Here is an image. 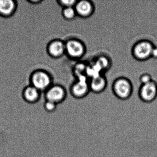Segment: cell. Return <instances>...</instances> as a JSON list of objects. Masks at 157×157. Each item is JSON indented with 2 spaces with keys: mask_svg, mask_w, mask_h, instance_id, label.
<instances>
[{
  "mask_svg": "<svg viewBox=\"0 0 157 157\" xmlns=\"http://www.w3.org/2000/svg\"><path fill=\"white\" fill-rule=\"evenodd\" d=\"M112 91L116 98L121 101H127L131 98L133 94V85L127 78L119 77L114 81Z\"/></svg>",
  "mask_w": 157,
  "mask_h": 157,
  "instance_id": "cell-1",
  "label": "cell"
},
{
  "mask_svg": "<svg viewBox=\"0 0 157 157\" xmlns=\"http://www.w3.org/2000/svg\"><path fill=\"white\" fill-rule=\"evenodd\" d=\"M155 45L151 41L141 40L138 41L132 48L133 57L139 61H145L151 58V52Z\"/></svg>",
  "mask_w": 157,
  "mask_h": 157,
  "instance_id": "cell-2",
  "label": "cell"
},
{
  "mask_svg": "<svg viewBox=\"0 0 157 157\" xmlns=\"http://www.w3.org/2000/svg\"><path fill=\"white\" fill-rule=\"evenodd\" d=\"M89 78L87 77L78 78L70 90L71 94L74 99L81 100L86 98L90 92Z\"/></svg>",
  "mask_w": 157,
  "mask_h": 157,
  "instance_id": "cell-3",
  "label": "cell"
},
{
  "mask_svg": "<svg viewBox=\"0 0 157 157\" xmlns=\"http://www.w3.org/2000/svg\"><path fill=\"white\" fill-rule=\"evenodd\" d=\"M66 52L68 56L73 59H79L83 57L86 52L84 43L76 38L70 39L65 44Z\"/></svg>",
  "mask_w": 157,
  "mask_h": 157,
  "instance_id": "cell-4",
  "label": "cell"
},
{
  "mask_svg": "<svg viewBox=\"0 0 157 157\" xmlns=\"http://www.w3.org/2000/svg\"><path fill=\"white\" fill-rule=\"evenodd\" d=\"M139 98L143 102L151 103L157 98V83L154 80L141 85L138 91Z\"/></svg>",
  "mask_w": 157,
  "mask_h": 157,
  "instance_id": "cell-5",
  "label": "cell"
},
{
  "mask_svg": "<svg viewBox=\"0 0 157 157\" xmlns=\"http://www.w3.org/2000/svg\"><path fill=\"white\" fill-rule=\"evenodd\" d=\"M74 8L77 16L82 18H89L94 13V5L88 0L78 1Z\"/></svg>",
  "mask_w": 157,
  "mask_h": 157,
  "instance_id": "cell-6",
  "label": "cell"
},
{
  "mask_svg": "<svg viewBox=\"0 0 157 157\" xmlns=\"http://www.w3.org/2000/svg\"><path fill=\"white\" fill-rule=\"evenodd\" d=\"M67 93L65 89L60 86H56L48 91L46 95L47 101L60 104L67 99Z\"/></svg>",
  "mask_w": 157,
  "mask_h": 157,
  "instance_id": "cell-7",
  "label": "cell"
},
{
  "mask_svg": "<svg viewBox=\"0 0 157 157\" xmlns=\"http://www.w3.org/2000/svg\"><path fill=\"white\" fill-rule=\"evenodd\" d=\"M106 78L102 74L90 79L89 81L90 91L96 94L101 93L107 86Z\"/></svg>",
  "mask_w": 157,
  "mask_h": 157,
  "instance_id": "cell-8",
  "label": "cell"
},
{
  "mask_svg": "<svg viewBox=\"0 0 157 157\" xmlns=\"http://www.w3.org/2000/svg\"><path fill=\"white\" fill-rule=\"evenodd\" d=\"M50 79L47 74L44 72L36 73L33 78V82L36 88L44 90L50 83Z\"/></svg>",
  "mask_w": 157,
  "mask_h": 157,
  "instance_id": "cell-9",
  "label": "cell"
},
{
  "mask_svg": "<svg viewBox=\"0 0 157 157\" xmlns=\"http://www.w3.org/2000/svg\"><path fill=\"white\" fill-rule=\"evenodd\" d=\"M24 99L28 103H36L39 99V94L37 89L29 87L25 90L24 94Z\"/></svg>",
  "mask_w": 157,
  "mask_h": 157,
  "instance_id": "cell-10",
  "label": "cell"
},
{
  "mask_svg": "<svg viewBox=\"0 0 157 157\" xmlns=\"http://www.w3.org/2000/svg\"><path fill=\"white\" fill-rule=\"evenodd\" d=\"M49 50L52 56L56 57L61 56L66 52L65 44L61 41H56L51 44Z\"/></svg>",
  "mask_w": 157,
  "mask_h": 157,
  "instance_id": "cell-11",
  "label": "cell"
},
{
  "mask_svg": "<svg viewBox=\"0 0 157 157\" xmlns=\"http://www.w3.org/2000/svg\"><path fill=\"white\" fill-rule=\"evenodd\" d=\"M93 63H94L100 69L102 72L108 70L111 66L110 59L104 56H100L97 57Z\"/></svg>",
  "mask_w": 157,
  "mask_h": 157,
  "instance_id": "cell-12",
  "label": "cell"
},
{
  "mask_svg": "<svg viewBox=\"0 0 157 157\" xmlns=\"http://www.w3.org/2000/svg\"><path fill=\"white\" fill-rule=\"evenodd\" d=\"M14 2L11 0H0V13L9 15L14 9Z\"/></svg>",
  "mask_w": 157,
  "mask_h": 157,
  "instance_id": "cell-13",
  "label": "cell"
},
{
  "mask_svg": "<svg viewBox=\"0 0 157 157\" xmlns=\"http://www.w3.org/2000/svg\"><path fill=\"white\" fill-rule=\"evenodd\" d=\"M88 65L83 62L77 63L74 67V72L77 78L87 77V71Z\"/></svg>",
  "mask_w": 157,
  "mask_h": 157,
  "instance_id": "cell-14",
  "label": "cell"
},
{
  "mask_svg": "<svg viewBox=\"0 0 157 157\" xmlns=\"http://www.w3.org/2000/svg\"><path fill=\"white\" fill-rule=\"evenodd\" d=\"M63 16L67 20H72L77 16L74 7L64 8L63 11Z\"/></svg>",
  "mask_w": 157,
  "mask_h": 157,
  "instance_id": "cell-15",
  "label": "cell"
},
{
  "mask_svg": "<svg viewBox=\"0 0 157 157\" xmlns=\"http://www.w3.org/2000/svg\"><path fill=\"white\" fill-rule=\"evenodd\" d=\"M57 105L56 104L50 101H47L45 103L44 107L47 112L48 113H53L55 112L56 110Z\"/></svg>",
  "mask_w": 157,
  "mask_h": 157,
  "instance_id": "cell-16",
  "label": "cell"
},
{
  "mask_svg": "<svg viewBox=\"0 0 157 157\" xmlns=\"http://www.w3.org/2000/svg\"><path fill=\"white\" fill-rule=\"evenodd\" d=\"M152 80L153 79L151 78V75H150L148 73H144L140 77V82L141 83V85L147 84Z\"/></svg>",
  "mask_w": 157,
  "mask_h": 157,
  "instance_id": "cell-17",
  "label": "cell"
},
{
  "mask_svg": "<svg viewBox=\"0 0 157 157\" xmlns=\"http://www.w3.org/2000/svg\"><path fill=\"white\" fill-rule=\"evenodd\" d=\"M77 1L76 0H62L59 2L60 4L64 6V8H73L75 7Z\"/></svg>",
  "mask_w": 157,
  "mask_h": 157,
  "instance_id": "cell-18",
  "label": "cell"
},
{
  "mask_svg": "<svg viewBox=\"0 0 157 157\" xmlns=\"http://www.w3.org/2000/svg\"><path fill=\"white\" fill-rule=\"evenodd\" d=\"M151 58L157 59V47L154 46L151 52Z\"/></svg>",
  "mask_w": 157,
  "mask_h": 157,
  "instance_id": "cell-19",
  "label": "cell"
}]
</instances>
